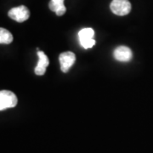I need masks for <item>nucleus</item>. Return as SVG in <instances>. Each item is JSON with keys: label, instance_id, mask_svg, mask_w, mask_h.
Listing matches in <instances>:
<instances>
[{"label": "nucleus", "instance_id": "1", "mask_svg": "<svg viewBox=\"0 0 153 153\" xmlns=\"http://www.w3.org/2000/svg\"><path fill=\"white\" fill-rule=\"evenodd\" d=\"M16 95L10 90L0 91V111L13 108L17 105Z\"/></svg>", "mask_w": 153, "mask_h": 153}, {"label": "nucleus", "instance_id": "2", "mask_svg": "<svg viewBox=\"0 0 153 153\" xmlns=\"http://www.w3.org/2000/svg\"><path fill=\"white\" fill-rule=\"evenodd\" d=\"M110 8L115 15L123 16L131 11V4L128 0H112Z\"/></svg>", "mask_w": 153, "mask_h": 153}, {"label": "nucleus", "instance_id": "3", "mask_svg": "<svg viewBox=\"0 0 153 153\" xmlns=\"http://www.w3.org/2000/svg\"><path fill=\"white\" fill-rule=\"evenodd\" d=\"M12 20L17 22H24L30 17V11L26 6L21 5L12 8L8 13Z\"/></svg>", "mask_w": 153, "mask_h": 153}, {"label": "nucleus", "instance_id": "4", "mask_svg": "<svg viewBox=\"0 0 153 153\" xmlns=\"http://www.w3.org/2000/svg\"><path fill=\"white\" fill-rule=\"evenodd\" d=\"M59 60H60L61 71L63 72H67L71 66H73V64L75 63L76 55H74V53L68 51V52L60 54Z\"/></svg>", "mask_w": 153, "mask_h": 153}, {"label": "nucleus", "instance_id": "5", "mask_svg": "<svg viewBox=\"0 0 153 153\" xmlns=\"http://www.w3.org/2000/svg\"><path fill=\"white\" fill-rule=\"evenodd\" d=\"M115 59L121 62H128L132 60L133 54L131 49L126 46L117 47L114 51Z\"/></svg>", "mask_w": 153, "mask_h": 153}, {"label": "nucleus", "instance_id": "6", "mask_svg": "<svg viewBox=\"0 0 153 153\" xmlns=\"http://www.w3.org/2000/svg\"><path fill=\"white\" fill-rule=\"evenodd\" d=\"M38 62L37 66L35 67V73L38 76H42L45 73L47 66H49V60L47 55L41 50H38Z\"/></svg>", "mask_w": 153, "mask_h": 153}, {"label": "nucleus", "instance_id": "7", "mask_svg": "<svg viewBox=\"0 0 153 153\" xmlns=\"http://www.w3.org/2000/svg\"><path fill=\"white\" fill-rule=\"evenodd\" d=\"M49 9L56 13L57 16H63L66 13V7L64 5V0H51L49 3Z\"/></svg>", "mask_w": 153, "mask_h": 153}, {"label": "nucleus", "instance_id": "8", "mask_svg": "<svg viewBox=\"0 0 153 153\" xmlns=\"http://www.w3.org/2000/svg\"><path fill=\"white\" fill-rule=\"evenodd\" d=\"M94 32L92 28H83L78 33L79 42L92 39V38H94Z\"/></svg>", "mask_w": 153, "mask_h": 153}, {"label": "nucleus", "instance_id": "9", "mask_svg": "<svg viewBox=\"0 0 153 153\" xmlns=\"http://www.w3.org/2000/svg\"><path fill=\"white\" fill-rule=\"evenodd\" d=\"M13 41V36L8 30L0 27V44H10Z\"/></svg>", "mask_w": 153, "mask_h": 153}, {"label": "nucleus", "instance_id": "10", "mask_svg": "<svg viewBox=\"0 0 153 153\" xmlns=\"http://www.w3.org/2000/svg\"><path fill=\"white\" fill-rule=\"evenodd\" d=\"M80 44H81V45L84 49H90L95 44V41H94V38H92V39H88V40H85V41L80 42Z\"/></svg>", "mask_w": 153, "mask_h": 153}]
</instances>
